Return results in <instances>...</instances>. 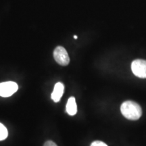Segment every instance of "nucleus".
Masks as SVG:
<instances>
[{
	"label": "nucleus",
	"mask_w": 146,
	"mask_h": 146,
	"mask_svg": "<svg viewBox=\"0 0 146 146\" xmlns=\"http://www.w3.org/2000/svg\"><path fill=\"white\" fill-rule=\"evenodd\" d=\"M43 146H58L54 141H47L45 143Z\"/></svg>",
	"instance_id": "nucleus-9"
},
{
	"label": "nucleus",
	"mask_w": 146,
	"mask_h": 146,
	"mask_svg": "<svg viewBox=\"0 0 146 146\" xmlns=\"http://www.w3.org/2000/svg\"><path fill=\"white\" fill-rule=\"evenodd\" d=\"M91 146H108L105 143L101 141H95L91 144Z\"/></svg>",
	"instance_id": "nucleus-8"
},
{
	"label": "nucleus",
	"mask_w": 146,
	"mask_h": 146,
	"mask_svg": "<svg viewBox=\"0 0 146 146\" xmlns=\"http://www.w3.org/2000/svg\"><path fill=\"white\" fill-rule=\"evenodd\" d=\"M54 57L56 62L63 66H67L70 62V58L68 52L64 47L62 46H58L55 49Z\"/></svg>",
	"instance_id": "nucleus-2"
},
{
	"label": "nucleus",
	"mask_w": 146,
	"mask_h": 146,
	"mask_svg": "<svg viewBox=\"0 0 146 146\" xmlns=\"http://www.w3.org/2000/svg\"><path fill=\"white\" fill-rule=\"evenodd\" d=\"M74 39H77V36L74 35Z\"/></svg>",
	"instance_id": "nucleus-10"
},
{
	"label": "nucleus",
	"mask_w": 146,
	"mask_h": 146,
	"mask_svg": "<svg viewBox=\"0 0 146 146\" xmlns=\"http://www.w3.org/2000/svg\"><path fill=\"white\" fill-rule=\"evenodd\" d=\"M8 135V132L6 127L4 125L0 123V141L5 139Z\"/></svg>",
	"instance_id": "nucleus-7"
},
{
	"label": "nucleus",
	"mask_w": 146,
	"mask_h": 146,
	"mask_svg": "<svg viewBox=\"0 0 146 146\" xmlns=\"http://www.w3.org/2000/svg\"><path fill=\"white\" fill-rule=\"evenodd\" d=\"M66 112L70 116H74L77 112V106L74 97H70L67 102Z\"/></svg>",
	"instance_id": "nucleus-6"
},
{
	"label": "nucleus",
	"mask_w": 146,
	"mask_h": 146,
	"mask_svg": "<svg viewBox=\"0 0 146 146\" xmlns=\"http://www.w3.org/2000/svg\"><path fill=\"white\" fill-rule=\"evenodd\" d=\"M122 114L126 118L131 120H137L141 118L142 109L141 106L133 101H126L120 106Z\"/></svg>",
	"instance_id": "nucleus-1"
},
{
	"label": "nucleus",
	"mask_w": 146,
	"mask_h": 146,
	"mask_svg": "<svg viewBox=\"0 0 146 146\" xmlns=\"http://www.w3.org/2000/svg\"><path fill=\"white\" fill-rule=\"evenodd\" d=\"M131 70L136 76L146 78V60H135L131 64Z\"/></svg>",
	"instance_id": "nucleus-3"
},
{
	"label": "nucleus",
	"mask_w": 146,
	"mask_h": 146,
	"mask_svg": "<svg viewBox=\"0 0 146 146\" xmlns=\"http://www.w3.org/2000/svg\"><path fill=\"white\" fill-rule=\"evenodd\" d=\"M64 85L62 83H57L55 85L54 91L52 94V99L54 102H58L63 96Z\"/></svg>",
	"instance_id": "nucleus-5"
},
{
	"label": "nucleus",
	"mask_w": 146,
	"mask_h": 146,
	"mask_svg": "<svg viewBox=\"0 0 146 146\" xmlns=\"http://www.w3.org/2000/svg\"><path fill=\"white\" fill-rule=\"evenodd\" d=\"M18 89V86L16 83L12 81L3 82L0 83V96L8 98L12 96Z\"/></svg>",
	"instance_id": "nucleus-4"
}]
</instances>
